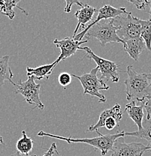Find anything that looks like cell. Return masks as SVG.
<instances>
[{
    "instance_id": "cell-17",
    "label": "cell",
    "mask_w": 151,
    "mask_h": 156,
    "mask_svg": "<svg viewBox=\"0 0 151 156\" xmlns=\"http://www.w3.org/2000/svg\"><path fill=\"white\" fill-rule=\"evenodd\" d=\"M19 2L20 1H19V0H17V1H15V0H2V1H0V13L7 16L9 19L12 20L15 17L14 8L17 7L21 11H22L23 14H25L26 15H28L29 13L25 9L18 5Z\"/></svg>"
},
{
    "instance_id": "cell-2",
    "label": "cell",
    "mask_w": 151,
    "mask_h": 156,
    "mask_svg": "<svg viewBox=\"0 0 151 156\" xmlns=\"http://www.w3.org/2000/svg\"><path fill=\"white\" fill-rule=\"evenodd\" d=\"M125 131H119L114 134H105V135L98 136L94 138H74L72 136L65 137L50 133L44 132L43 131H39L38 133V136H50V137L56 138L61 140L66 141L67 143H83L93 146L95 149L100 150L102 156H105L109 151H112L114 144L117 139L119 137H124Z\"/></svg>"
},
{
    "instance_id": "cell-5",
    "label": "cell",
    "mask_w": 151,
    "mask_h": 156,
    "mask_svg": "<svg viewBox=\"0 0 151 156\" xmlns=\"http://www.w3.org/2000/svg\"><path fill=\"white\" fill-rule=\"evenodd\" d=\"M99 72L98 67H96L91 70L89 73L82 74L81 76H77L76 74H71V76L77 78L80 81L82 87H83L84 94H88L93 97H97L99 101L104 103L106 101V98L100 91L108 90L109 87L105 84L103 80L97 77V73Z\"/></svg>"
},
{
    "instance_id": "cell-30",
    "label": "cell",
    "mask_w": 151,
    "mask_h": 156,
    "mask_svg": "<svg viewBox=\"0 0 151 156\" xmlns=\"http://www.w3.org/2000/svg\"><path fill=\"white\" fill-rule=\"evenodd\" d=\"M150 74H151V73H150Z\"/></svg>"
},
{
    "instance_id": "cell-8",
    "label": "cell",
    "mask_w": 151,
    "mask_h": 156,
    "mask_svg": "<svg viewBox=\"0 0 151 156\" xmlns=\"http://www.w3.org/2000/svg\"><path fill=\"white\" fill-rule=\"evenodd\" d=\"M146 152H151V146L141 143H125L123 137H119L114 144L110 156H142Z\"/></svg>"
},
{
    "instance_id": "cell-13",
    "label": "cell",
    "mask_w": 151,
    "mask_h": 156,
    "mask_svg": "<svg viewBox=\"0 0 151 156\" xmlns=\"http://www.w3.org/2000/svg\"><path fill=\"white\" fill-rule=\"evenodd\" d=\"M146 48L145 43L141 37L128 40L123 45V50L136 61L139 60L140 54Z\"/></svg>"
},
{
    "instance_id": "cell-3",
    "label": "cell",
    "mask_w": 151,
    "mask_h": 156,
    "mask_svg": "<svg viewBox=\"0 0 151 156\" xmlns=\"http://www.w3.org/2000/svg\"><path fill=\"white\" fill-rule=\"evenodd\" d=\"M143 20L134 17L131 12L114 18V23L118 27L117 35L125 44L128 40L141 37Z\"/></svg>"
},
{
    "instance_id": "cell-4",
    "label": "cell",
    "mask_w": 151,
    "mask_h": 156,
    "mask_svg": "<svg viewBox=\"0 0 151 156\" xmlns=\"http://www.w3.org/2000/svg\"><path fill=\"white\" fill-rule=\"evenodd\" d=\"M118 27L114 23V19L103 20L94 25L85 36L87 39L95 38L100 41L102 47H105L108 43H122L123 41L117 35Z\"/></svg>"
},
{
    "instance_id": "cell-20",
    "label": "cell",
    "mask_w": 151,
    "mask_h": 156,
    "mask_svg": "<svg viewBox=\"0 0 151 156\" xmlns=\"http://www.w3.org/2000/svg\"><path fill=\"white\" fill-rule=\"evenodd\" d=\"M141 38L144 40L147 50L151 51V22L150 20H143Z\"/></svg>"
},
{
    "instance_id": "cell-23",
    "label": "cell",
    "mask_w": 151,
    "mask_h": 156,
    "mask_svg": "<svg viewBox=\"0 0 151 156\" xmlns=\"http://www.w3.org/2000/svg\"><path fill=\"white\" fill-rule=\"evenodd\" d=\"M129 2L139 10H144L149 5V1H146V0H135V1L129 0Z\"/></svg>"
},
{
    "instance_id": "cell-12",
    "label": "cell",
    "mask_w": 151,
    "mask_h": 156,
    "mask_svg": "<svg viewBox=\"0 0 151 156\" xmlns=\"http://www.w3.org/2000/svg\"><path fill=\"white\" fill-rule=\"evenodd\" d=\"M96 11H97V9L95 8L91 7L87 4L84 5V6L81 8V9L76 11L74 16L78 20V23L75 30H74V34H73V38H75L76 32H78L80 27H82L83 29H85V24L88 23L89 22L92 20Z\"/></svg>"
},
{
    "instance_id": "cell-16",
    "label": "cell",
    "mask_w": 151,
    "mask_h": 156,
    "mask_svg": "<svg viewBox=\"0 0 151 156\" xmlns=\"http://www.w3.org/2000/svg\"><path fill=\"white\" fill-rule=\"evenodd\" d=\"M9 56H2L0 58V88L5 84L6 80L9 81L15 87L16 83L12 80L14 74L9 66Z\"/></svg>"
},
{
    "instance_id": "cell-22",
    "label": "cell",
    "mask_w": 151,
    "mask_h": 156,
    "mask_svg": "<svg viewBox=\"0 0 151 156\" xmlns=\"http://www.w3.org/2000/svg\"><path fill=\"white\" fill-rule=\"evenodd\" d=\"M118 125V121L113 117H108L104 121V127L108 131H112Z\"/></svg>"
},
{
    "instance_id": "cell-9",
    "label": "cell",
    "mask_w": 151,
    "mask_h": 156,
    "mask_svg": "<svg viewBox=\"0 0 151 156\" xmlns=\"http://www.w3.org/2000/svg\"><path fill=\"white\" fill-rule=\"evenodd\" d=\"M127 13L128 11H126V9L125 8L116 9V8H114L113 6L110 5H105L103 8L98 10V14H97L96 19L94 20L93 21H91V23L90 24H88L85 27V29L82 30V32L76 35L74 39L75 41H81L82 39L83 38V37L85 36L88 31L98 22L103 20L116 18V17H119V16L123 15V14H126Z\"/></svg>"
},
{
    "instance_id": "cell-29",
    "label": "cell",
    "mask_w": 151,
    "mask_h": 156,
    "mask_svg": "<svg viewBox=\"0 0 151 156\" xmlns=\"http://www.w3.org/2000/svg\"><path fill=\"white\" fill-rule=\"evenodd\" d=\"M0 144H5L4 141H3V139H2V136H0Z\"/></svg>"
},
{
    "instance_id": "cell-18",
    "label": "cell",
    "mask_w": 151,
    "mask_h": 156,
    "mask_svg": "<svg viewBox=\"0 0 151 156\" xmlns=\"http://www.w3.org/2000/svg\"><path fill=\"white\" fill-rule=\"evenodd\" d=\"M22 137L19 140L16 144L17 152L23 155H29L34 146V141L29 136H27L26 131H22Z\"/></svg>"
},
{
    "instance_id": "cell-19",
    "label": "cell",
    "mask_w": 151,
    "mask_h": 156,
    "mask_svg": "<svg viewBox=\"0 0 151 156\" xmlns=\"http://www.w3.org/2000/svg\"><path fill=\"white\" fill-rule=\"evenodd\" d=\"M124 134L125 136H136L141 139H144L151 144V119L143 122V128L140 131L138 130L134 132H125Z\"/></svg>"
},
{
    "instance_id": "cell-25",
    "label": "cell",
    "mask_w": 151,
    "mask_h": 156,
    "mask_svg": "<svg viewBox=\"0 0 151 156\" xmlns=\"http://www.w3.org/2000/svg\"><path fill=\"white\" fill-rule=\"evenodd\" d=\"M66 2V7L64 9V12L65 13H69L71 11V8H72V5L74 4L78 5L79 6H80L81 8L83 7L84 5L82 2H81L79 0H76V1H73V0H65Z\"/></svg>"
},
{
    "instance_id": "cell-28",
    "label": "cell",
    "mask_w": 151,
    "mask_h": 156,
    "mask_svg": "<svg viewBox=\"0 0 151 156\" xmlns=\"http://www.w3.org/2000/svg\"><path fill=\"white\" fill-rule=\"evenodd\" d=\"M148 6L150 7V11H149V14H150V19H149V20L151 22V1H149Z\"/></svg>"
},
{
    "instance_id": "cell-27",
    "label": "cell",
    "mask_w": 151,
    "mask_h": 156,
    "mask_svg": "<svg viewBox=\"0 0 151 156\" xmlns=\"http://www.w3.org/2000/svg\"><path fill=\"white\" fill-rule=\"evenodd\" d=\"M10 156H38L37 155H23V154L19 153V152H14V153L11 154Z\"/></svg>"
},
{
    "instance_id": "cell-7",
    "label": "cell",
    "mask_w": 151,
    "mask_h": 156,
    "mask_svg": "<svg viewBox=\"0 0 151 156\" xmlns=\"http://www.w3.org/2000/svg\"><path fill=\"white\" fill-rule=\"evenodd\" d=\"M15 87L14 92L22 95L27 103L35 105V107L40 110L44 108V105L40 99V84L35 83V78L33 76L29 77L25 82L19 80L18 83H16Z\"/></svg>"
},
{
    "instance_id": "cell-14",
    "label": "cell",
    "mask_w": 151,
    "mask_h": 156,
    "mask_svg": "<svg viewBox=\"0 0 151 156\" xmlns=\"http://www.w3.org/2000/svg\"><path fill=\"white\" fill-rule=\"evenodd\" d=\"M125 111L128 113L129 118L138 126L139 131L143 128V119H144V106H137L136 101H131L125 107Z\"/></svg>"
},
{
    "instance_id": "cell-21",
    "label": "cell",
    "mask_w": 151,
    "mask_h": 156,
    "mask_svg": "<svg viewBox=\"0 0 151 156\" xmlns=\"http://www.w3.org/2000/svg\"><path fill=\"white\" fill-rule=\"evenodd\" d=\"M71 77H72L71 74L67 72H63L61 74H60L58 78V80L59 82L60 85L64 87L66 86H68L69 84H70L71 80H72Z\"/></svg>"
},
{
    "instance_id": "cell-24",
    "label": "cell",
    "mask_w": 151,
    "mask_h": 156,
    "mask_svg": "<svg viewBox=\"0 0 151 156\" xmlns=\"http://www.w3.org/2000/svg\"><path fill=\"white\" fill-rule=\"evenodd\" d=\"M142 105L144 106V108L145 109L147 112V118L146 119H151V98H146L141 102Z\"/></svg>"
},
{
    "instance_id": "cell-6",
    "label": "cell",
    "mask_w": 151,
    "mask_h": 156,
    "mask_svg": "<svg viewBox=\"0 0 151 156\" xmlns=\"http://www.w3.org/2000/svg\"><path fill=\"white\" fill-rule=\"evenodd\" d=\"M80 50H84L86 52V56L89 59H92L97 64V67H98L99 70L101 73V77L100 79L103 80L104 82H107L111 80L113 83H118L120 80L119 77V68L118 66L115 62L110 60L105 59L102 57H100L96 55L91 48L88 47H81Z\"/></svg>"
},
{
    "instance_id": "cell-15",
    "label": "cell",
    "mask_w": 151,
    "mask_h": 156,
    "mask_svg": "<svg viewBox=\"0 0 151 156\" xmlns=\"http://www.w3.org/2000/svg\"><path fill=\"white\" fill-rule=\"evenodd\" d=\"M57 65L58 63L56 61H55L52 64L44 65V66H39L37 68H30L27 66V76L28 77L33 76L35 80H48Z\"/></svg>"
},
{
    "instance_id": "cell-26",
    "label": "cell",
    "mask_w": 151,
    "mask_h": 156,
    "mask_svg": "<svg viewBox=\"0 0 151 156\" xmlns=\"http://www.w3.org/2000/svg\"><path fill=\"white\" fill-rule=\"evenodd\" d=\"M54 153L58 154V155L59 154V152H58V149H57V146L56 143H53V144H51V146H50V149L47 150V152L42 156H53V154Z\"/></svg>"
},
{
    "instance_id": "cell-10",
    "label": "cell",
    "mask_w": 151,
    "mask_h": 156,
    "mask_svg": "<svg viewBox=\"0 0 151 156\" xmlns=\"http://www.w3.org/2000/svg\"><path fill=\"white\" fill-rule=\"evenodd\" d=\"M88 40L89 39H86L85 41H77L74 40L72 37H66L62 40L55 39L53 41V43L56 45L57 48L61 50V53L56 60L57 63L58 64L61 61L65 60L66 58L75 54L77 50H81L80 45L87 43Z\"/></svg>"
},
{
    "instance_id": "cell-1",
    "label": "cell",
    "mask_w": 151,
    "mask_h": 156,
    "mask_svg": "<svg viewBox=\"0 0 151 156\" xmlns=\"http://www.w3.org/2000/svg\"><path fill=\"white\" fill-rule=\"evenodd\" d=\"M126 74L128 77L125 80V93L128 101L136 98L142 102L144 99L151 98V74L136 72L132 66H127Z\"/></svg>"
},
{
    "instance_id": "cell-11",
    "label": "cell",
    "mask_w": 151,
    "mask_h": 156,
    "mask_svg": "<svg viewBox=\"0 0 151 156\" xmlns=\"http://www.w3.org/2000/svg\"><path fill=\"white\" fill-rule=\"evenodd\" d=\"M108 117H113L118 122H120L123 117V112L121 111V107L119 105H115L112 108H108L107 110H103L99 116V120L95 125H91L89 126L88 131H96L99 132V128L104 127V121Z\"/></svg>"
}]
</instances>
